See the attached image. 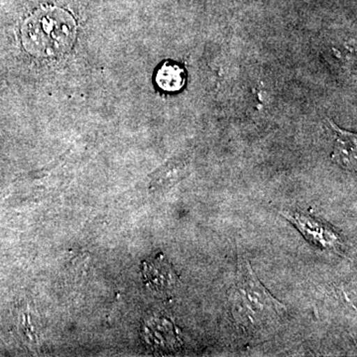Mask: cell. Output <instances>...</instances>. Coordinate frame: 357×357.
Returning <instances> with one entry per match:
<instances>
[{
	"instance_id": "6da1fadb",
	"label": "cell",
	"mask_w": 357,
	"mask_h": 357,
	"mask_svg": "<svg viewBox=\"0 0 357 357\" xmlns=\"http://www.w3.org/2000/svg\"><path fill=\"white\" fill-rule=\"evenodd\" d=\"M229 301L234 319L243 328L252 330L273 323L286 311L285 306L262 285L245 259L239 260Z\"/></svg>"
},
{
	"instance_id": "7a4b0ae2",
	"label": "cell",
	"mask_w": 357,
	"mask_h": 357,
	"mask_svg": "<svg viewBox=\"0 0 357 357\" xmlns=\"http://www.w3.org/2000/svg\"><path fill=\"white\" fill-rule=\"evenodd\" d=\"M76 36V23L60 8L37 11L26 21L22 29L23 44L32 55L57 57L69 51Z\"/></svg>"
},
{
	"instance_id": "3957f363",
	"label": "cell",
	"mask_w": 357,
	"mask_h": 357,
	"mask_svg": "<svg viewBox=\"0 0 357 357\" xmlns=\"http://www.w3.org/2000/svg\"><path fill=\"white\" fill-rule=\"evenodd\" d=\"M280 215L295 225L296 229L299 230L309 243L335 253H340L342 250L344 241L331 225L297 211H280Z\"/></svg>"
},
{
	"instance_id": "277c9868",
	"label": "cell",
	"mask_w": 357,
	"mask_h": 357,
	"mask_svg": "<svg viewBox=\"0 0 357 357\" xmlns=\"http://www.w3.org/2000/svg\"><path fill=\"white\" fill-rule=\"evenodd\" d=\"M141 270L145 284L154 292L169 293L177 285L178 275L162 253L143 261Z\"/></svg>"
},
{
	"instance_id": "5b68a950",
	"label": "cell",
	"mask_w": 357,
	"mask_h": 357,
	"mask_svg": "<svg viewBox=\"0 0 357 357\" xmlns=\"http://www.w3.org/2000/svg\"><path fill=\"white\" fill-rule=\"evenodd\" d=\"M335 135V145L332 159L338 165L347 170L356 168V135L342 130L332 121H328Z\"/></svg>"
},
{
	"instance_id": "8992f818",
	"label": "cell",
	"mask_w": 357,
	"mask_h": 357,
	"mask_svg": "<svg viewBox=\"0 0 357 357\" xmlns=\"http://www.w3.org/2000/svg\"><path fill=\"white\" fill-rule=\"evenodd\" d=\"M187 74L182 66L172 61H166L157 70L155 82L162 91L177 93L184 88Z\"/></svg>"
},
{
	"instance_id": "52a82bcc",
	"label": "cell",
	"mask_w": 357,
	"mask_h": 357,
	"mask_svg": "<svg viewBox=\"0 0 357 357\" xmlns=\"http://www.w3.org/2000/svg\"><path fill=\"white\" fill-rule=\"evenodd\" d=\"M189 171V163L185 159H173L154 174L151 185L155 189L169 188L184 178Z\"/></svg>"
}]
</instances>
